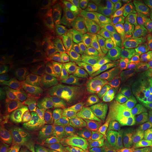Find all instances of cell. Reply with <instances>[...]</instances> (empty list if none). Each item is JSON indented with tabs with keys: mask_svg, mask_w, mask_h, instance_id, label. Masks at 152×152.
<instances>
[{
	"mask_svg": "<svg viewBox=\"0 0 152 152\" xmlns=\"http://www.w3.org/2000/svg\"><path fill=\"white\" fill-rule=\"evenodd\" d=\"M129 20L115 37L103 45L113 71L137 94V61L130 37Z\"/></svg>",
	"mask_w": 152,
	"mask_h": 152,
	"instance_id": "obj_1",
	"label": "cell"
},
{
	"mask_svg": "<svg viewBox=\"0 0 152 152\" xmlns=\"http://www.w3.org/2000/svg\"><path fill=\"white\" fill-rule=\"evenodd\" d=\"M130 37L137 61H149L152 53V9L142 7L131 18Z\"/></svg>",
	"mask_w": 152,
	"mask_h": 152,
	"instance_id": "obj_2",
	"label": "cell"
},
{
	"mask_svg": "<svg viewBox=\"0 0 152 152\" xmlns=\"http://www.w3.org/2000/svg\"><path fill=\"white\" fill-rule=\"evenodd\" d=\"M64 89L68 103L80 101L102 102L105 93L104 85L84 76L72 77Z\"/></svg>",
	"mask_w": 152,
	"mask_h": 152,
	"instance_id": "obj_3",
	"label": "cell"
},
{
	"mask_svg": "<svg viewBox=\"0 0 152 152\" xmlns=\"http://www.w3.org/2000/svg\"><path fill=\"white\" fill-rule=\"evenodd\" d=\"M134 96V94L127 89H115L109 91L104 102L103 117L113 132L125 110L130 105L129 99Z\"/></svg>",
	"mask_w": 152,
	"mask_h": 152,
	"instance_id": "obj_4",
	"label": "cell"
},
{
	"mask_svg": "<svg viewBox=\"0 0 152 152\" xmlns=\"http://www.w3.org/2000/svg\"><path fill=\"white\" fill-rule=\"evenodd\" d=\"M79 140L92 147H109L114 152H123L114 132L109 128L104 117L87 127Z\"/></svg>",
	"mask_w": 152,
	"mask_h": 152,
	"instance_id": "obj_5",
	"label": "cell"
},
{
	"mask_svg": "<svg viewBox=\"0 0 152 152\" xmlns=\"http://www.w3.org/2000/svg\"><path fill=\"white\" fill-rule=\"evenodd\" d=\"M71 104L70 115L86 128L103 118L104 103L102 102L80 101Z\"/></svg>",
	"mask_w": 152,
	"mask_h": 152,
	"instance_id": "obj_6",
	"label": "cell"
},
{
	"mask_svg": "<svg viewBox=\"0 0 152 152\" xmlns=\"http://www.w3.org/2000/svg\"><path fill=\"white\" fill-rule=\"evenodd\" d=\"M144 130L143 125L136 115L130 104L123 113L116 129L114 131V134L120 144L122 145Z\"/></svg>",
	"mask_w": 152,
	"mask_h": 152,
	"instance_id": "obj_7",
	"label": "cell"
},
{
	"mask_svg": "<svg viewBox=\"0 0 152 152\" xmlns=\"http://www.w3.org/2000/svg\"><path fill=\"white\" fill-rule=\"evenodd\" d=\"M128 20V18L115 19L100 18L91 35V42L103 47L104 44L121 31Z\"/></svg>",
	"mask_w": 152,
	"mask_h": 152,
	"instance_id": "obj_8",
	"label": "cell"
},
{
	"mask_svg": "<svg viewBox=\"0 0 152 152\" xmlns=\"http://www.w3.org/2000/svg\"><path fill=\"white\" fill-rule=\"evenodd\" d=\"M142 1H126V0H113L105 3L102 10L103 18H128L131 14L142 9Z\"/></svg>",
	"mask_w": 152,
	"mask_h": 152,
	"instance_id": "obj_9",
	"label": "cell"
},
{
	"mask_svg": "<svg viewBox=\"0 0 152 152\" xmlns=\"http://www.w3.org/2000/svg\"><path fill=\"white\" fill-rule=\"evenodd\" d=\"M131 103L132 109L141 121L144 131L152 133V96L147 93H137Z\"/></svg>",
	"mask_w": 152,
	"mask_h": 152,
	"instance_id": "obj_10",
	"label": "cell"
},
{
	"mask_svg": "<svg viewBox=\"0 0 152 152\" xmlns=\"http://www.w3.org/2000/svg\"><path fill=\"white\" fill-rule=\"evenodd\" d=\"M1 35H18L21 32V25L18 16L10 6L1 2L0 7Z\"/></svg>",
	"mask_w": 152,
	"mask_h": 152,
	"instance_id": "obj_11",
	"label": "cell"
},
{
	"mask_svg": "<svg viewBox=\"0 0 152 152\" xmlns=\"http://www.w3.org/2000/svg\"><path fill=\"white\" fill-rule=\"evenodd\" d=\"M39 128V123L38 121H27L12 136L23 147L32 151V146L37 137Z\"/></svg>",
	"mask_w": 152,
	"mask_h": 152,
	"instance_id": "obj_12",
	"label": "cell"
},
{
	"mask_svg": "<svg viewBox=\"0 0 152 152\" xmlns=\"http://www.w3.org/2000/svg\"><path fill=\"white\" fill-rule=\"evenodd\" d=\"M123 152H152V133L142 132L121 145Z\"/></svg>",
	"mask_w": 152,
	"mask_h": 152,
	"instance_id": "obj_13",
	"label": "cell"
},
{
	"mask_svg": "<svg viewBox=\"0 0 152 152\" xmlns=\"http://www.w3.org/2000/svg\"><path fill=\"white\" fill-rule=\"evenodd\" d=\"M40 152H114L109 147H92L85 144L80 140H73L62 145Z\"/></svg>",
	"mask_w": 152,
	"mask_h": 152,
	"instance_id": "obj_14",
	"label": "cell"
},
{
	"mask_svg": "<svg viewBox=\"0 0 152 152\" xmlns=\"http://www.w3.org/2000/svg\"><path fill=\"white\" fill-rule=\"evenodd\" d=\"M86 128L70 115L63 116L60 122L59 134L61 137L68 140H74L82 136Z\"/></svg>",
	"mask_w": 152,
	"mask_h": 152,
	"instance_id": "obj_15",
	"label": "cell"
},
{
	"mask_svg": "<svg viewBox=\"0 0 152 152\" xmlns=\"http://www.w3.org/2000/svg\"><path fill=\"white\" fill-rule=\"evenodd\" d=\"M137 83L142 92L151 94L152 93V62L142 61L137 62Z\"/></svg>",
	"mask_w": 152,
	"mask_h": 152,
	"instance_id": "obj_16",
	"label": "cell"
},
{
	"mask_svg": "<svg viewBox=\"0 0 152 152\" xmlns=\"http://www.w3.org/2000/svg\"><path fill=\"white\" fill-rule=\"evenodd\" d=\"M68 102L56 95H50L44 98L39 105V112L43 116H51L59 113L65 108Z\"/></svg>",
	"mask_w": 152,
	"mask_h": 152,
	"instance_id": "obj_17",
	"label": "cell"
},
{
	"mask_svg": "<svg viewBox=\"0 0 152 152\" xmlns=\"http://www.w3.org/2000/svg\"><path fill=\"white\" fill-rule=\"evenodd\" d=\"M33 92H28L15 95L14 96L9 99L2 104V107L5 110H17L26 106L31 100Z\"/></svg>",
	"mask_w": 152,
	"mask_h": 152,
	"instance_id": "obj_18",
	"label": "cell"
},
{
	"mask_svg": "<svg viewBox=\"0 0 152 152\" xmlns=\"http://www.w3.org/2000/svg\"><path fill=\"white\" fill-rule=\"evenodd\" d=\"M18 53V47L16 43L8 36L1 35L0 42V54L4 59H11Z\"/></svg>",
	"mask_w": 152,
	"mask_h": 152,
	"instance_id": "obj_19",
	"label": "cell"
},
{
	"mask_svg": "<svg viewBox=\"0 0 152 152\" xmlns=\"http://www.w3.org/2000/svg\"><path fill=\"white\" fill-rule=\"evenodd\" d=\"M19 121L20 113L16 110H4L0 114V123L3 128H14L18 125Z\"/></svg>",
	"mask_w": 152,
	"mask_h": 152,
	"instance_id": "obj_20",
	"label": "cell"
},
{
	"mask_svg": "<svg viewBox=\"0 0 152 152\" xmlns=\"http://www.w3.org/2000/svg\"><path fill=\"white\" fill-rule=\"evenodd\" d=\"M0 152H33L20 145L12 135L4 137L0 142Z\"/></svg>",
	"mask_w": 152,
	"mask_h": 152,
	"instance_id": "obj_21",
	"label": "cell"
},
{
	"mask_svg": "<svg viewBox=\"0 0 152 152\" xmlns=\"http://www.w3.org/2000/svg\"><path fill=\"white\" fill-rule=\"evenodd\" d=\"M9 78H10V76L8 72L4 68H1V71H0V89L1 90H4L8 86L10 82Z\"/></svg>",
	"mask_w": 152,
	"mask_h": 152,
	"instance_id": "obj_22",
	"label": "cell"
},
{
	"mask_svg": "<svg viewBox=\"0 0 152 152\" xmlns=\"http://www.w3.org/2000/svg\"><path fill=\"white\" fill-rule=\"evenodd\" d=\"M150 95H151V96H152V93H151V94H150Z\"/></svg>",
	"mask_w": 152,
	"mask_h": 152,
	"instance_id": "obj_23",
	"label": "cell"
},
{
	"mask_svg": "<svg viewBox=\"0 0 152 152\" xmlns=\"http://www.w3.org/2000/svg\"><path fill=\"white\" fill-rule=\"evenodd\" d=\"M151 59H152V53H151Z\"/></svg>",
	"mask_w": 152,
	"mask_h": 152,
	"instance_id": "obj_24",
	"label": "cell"
}]
</instances>
